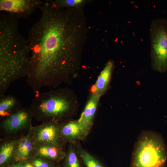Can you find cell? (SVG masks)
Here are the masks:
<instances>
[{
  "label": "cell",
  "mask_w": 167,
  "mask_h": 167,
  "mask_svg": "<svg viewBox=\"0 0 167 167\" xmlns=\"http://www.w3.org/2000/svg\"><path fill=\"white\" fill-rule=\"evenodd\" d=\"M40 18L28 33L31 50L28 81L35 88L49 86L85 43L88 28L80 7L63 8L47 0L39 6Z\"/></svg>",
  "instance_id": "cell-1"
},
{
  "label": "cell",
  "mask_w": 167,
  "mask_h": 167,
  "mask_svg": "<svg viewBox=\"0 0 167 167\" xmlns=\"http://www.w3.org/2000/svg\"><path fill=\"white\" fill-rule=\"evenodd\" d=\"M20 18L10 13L0 15V84L4 88L29 72L31 48L19 31Z\"/></svg>",
  "instance_id": "cell-2"
},
{
  "label": "cell",
  "mask_w": 167,
  "mask_h": 167,
  "mask_svg": "<svg viewBox=\"0 0 167 167\" xmlns=\"http://www.w3.org/2000/svg\"><path fill=\"white\" fill-rule=\"evenodd\" d=\"M167 150L162 137L155 132L142 133L136 142L130 167H166Z\"/></svg>",
  "instance_id": "cell-3"
},
{
  "label": "cell",
  "mask_w": 167,
  "mask_h": 167,
  "mask_svg": "<svg viewBox=\"0 0 167 167\" xmlns=\"http://www.w3.org/2000/svg\"><path fill=\"white\" fill-rule=\"evenodd\" d=\"M151 65L156 71L167 72V20L154 19L150 28Z\"/></svg>",
  "instance_id": "cell-4"
},
{
  "label": "cell",
  "mask_w": 167,
  "mask_h": 167,
  "mask_svg": "<svg viewBox=\"0 0 167 167\" xmlns=\"http://www.w3.org/2000/svg\"><path fill=\"white\" fill-rule=\"evenodd\" d=\"M70 109V103L65 99L48 92L35 98L30 111L36 119L45 122H56V118L66 113Z\"/></svg>",
  "instance_id": "cell-5"
},
{
  "label": "cell",
  "mask_w": 167,
  "mask_h": 167,
  "mask_svg": "<svg viewBox=\"0 0 167 167\" xmlns=\"http://www.w3.org/2000/svg\"><path fill=\"white\" fill-rule=\"evenodd\" d=\"M60 127L56 122L49 121L37 126L31 125L28 131L35 144L49 143L62 147L64 141L61 135Z\"/></svg>",
  "instance_id": "cell-6"
},
{
  "label": "cell",
  "mask_w": 167,
  "mask_h": 167,
  "mask_svg": "<svg viewBox=\"0 0 167 167\" xmlns=\"http://www.w3.org/2000/svg\"><path fill=\"white\" fill-rule=\"evenodd\" d=\"M43 3L40 0H0V10L26 18Z\"/></svg>",
  "instance_id": "cell-7"
},
{
  "label": "cell",
  "mask_w": 167,
  "mask_h": 167,
  "mask_svg": "<svg viewBox=\"0 0 167 167\" xmlns=\"http://www.w3.org/2000/svg\"><path fill=\"white\" fill-rule=\"evenodd\" d=\"M29 111L18 110L7 117L1 124L4 131L8 135L16 133L25 128H29L32 117Z\"/></svg>",
  "instance_id": "cell-8"
},
{
  "label": "cell",
  "mask_w": 167,
  "mask_h": 167,
  "mask_svg": "<svg viewBox=\"0 0 167 167\" xmlns=\"http://www.w3.org/2000/svg\"><path fill=\"white\" fill-rule=\"evenodd\" d=\"M62 148L52 143L35 144L34 156L48 160L57 165L64 159L66 154Z\"/></svg>",
  "instance_id": "cell-9"
},
{
  "label": "cell",
  "mask_w": 167,
  "mask_h": 167,
  "mask_svg": "<svg viewBox=\"0 0 167 167\" xmlns=\"http://www.w3.org/2000/svg\"><path fill=\"white\" fill-rule=\"evenodd\" d=\"M35 146L28 131L26 135L17 139L15 152V163L29 161L34 156Z\"/></svg>",
  "instance_id": "cell-10"
},
{
  "label": "cell",
  "mask_w": 167,
  "mask_h": 167,
  "mask_svg": "<svg viewBox=\"0 0 167 167\" xmlns=\"http://www.w3.org/2000/svg\"><path fill=\"white\" fill-rule=\"evenodd\" d=\"M60 131L64 141L83 139L88 132L78 121L70 122L61 126Z\"/></svg>",
  "instance_id": "cell-11"
},
{
  "label": "cell",
  "mask_w": 167,
  "mask_h": 167,
  "mask_svg": "<svg viewBox=\"0 0 167 167\" xmlns=\"http://www.w3.org/2000/svg\"><path fill=\"white\" fill-rule=\"evenodd\" d=\"M114 66L111 60L108 61L101 73L92 91L99 98L107 90L111 79Z\"/></svg>",
  "instance_id": "cell-12"
},
{
  "label": "cell",
  "mask_w": 167,
  "mask_h": 167,
  "mask_svg": "<svg viewBox=\"0 0 167 167\" xmlns=\"http://www.w3.org/2000/svg\"><path fill=\"white\" fill-rule=\"evenodd\" d=\"M99 98L96 94H92L78 121L88 131L92 125Z\"/></svg>",
  "instance_id": "cell-13"
},
{
  "label": "cell",
  "mask_w": 167,
  "mask_h": 167,
  "mask_svg": "<svg viewBox=\"0 0 167 167\" xmlns=\"http://www.w3.org/2000/svg\"><path fill=\"white\" fill-rule=\"evenodd\" d=\"M17 139L4 141L0 146V167H10L15 163V152Z\"/></svg>",
  "instance_id": "cell-14"
},
{
  "label": "cell",
  "mask_w": 167,
  "mask_h": 167,
  "mask_svg": "<svg viewBox=\"0 0 167 167\" xmlns=\"http://www.w3.org/2000/svg\"><path fill=\"white\" fill-rule=\"evenodd\" d=\"M79 154L85 167H106L100 161L83 150H80Z\"/></svg>",
  "instance_id": "cell-15"
},
{
  "label": "cell",
  "mask_w": 167,
  "mask_h": 167,
  "mask_svg": "<svg viewBox=\"0 0 167 167\" xmlns=\"http://www.w3.org/2000/svg\"><path fill=\"white\" fill-rule=\"evenodd\" d=\"M62 167H82L80 161L73 148H70L62 161Z\"/></svg>",
  "instance_id": "cell-16"
},
{
  "label": "cell",
  "mask_w": 167,
  "mask_h": 167,
  "mask_svg": "<svg viewBox=\"0 0 167 167\" xmlns=\"http://www.w3.org/2000/svg\"><path fill=\"white\" fill-rule=\"evenodd\" d=\"M16 101L14 98L8 97L2 99L0 102V115L1 117L8 116L10 112L15 105Z\"/></svg>",
  "instance_id": "cell-17"
},
{
  "label": "cell",
  "mask_w": 167,
  "mask_h": 167,
  "mask_svg": "<svg viewBox=\"0 0 167 167\" xmlns=\"http://www.w3.org/2000/svg\"><path fill=\"white\" fill-rule=\"evenodd\" d=\"M50 1L55 6L63 8L80 7L84 2L83 0H56Z\"/></svg>",
  "instance_id": "cell-18"
},
{
  "label": "cell",
  "mask_w": 167,
  "mask_h": 167,
  "mask_svg": "<svg viewBox=\"0 0 167 167\" xmlns=\"http://www.w3.org/2000/svg\"><path fill=\"white\" fill-rule=\"evenodd\" d=\"M29 161L34 167H57L50 161L38 156H34Z\"/></svg>",
  "instance_id": "cell-19"
},
{
  "label": "cell",
  "mask_w": 167,
  "mask_h": 167,
  "mask_svg": "<svg viewBox=\"0 0 167 167\" xmlns=\"http://www.w3.org/2000/svg\"><path fill=\"white\" fill-rule=\"evenodd\" d=\"M10 167H34V166L29 161H23L15 163Z\"/></svg>",
  "instance_id": "cell-20"
},
{
  "label": "cell",
  "mask_w": 167,
  "mask_h": 167,
  "mask_svg": "<svg viewBox=\"0 0 167 167\" xmlns=\"http://www.w3.org/2000/svg\"></svg>",
  "instance_id": "cell-21"
}]
</instances>
